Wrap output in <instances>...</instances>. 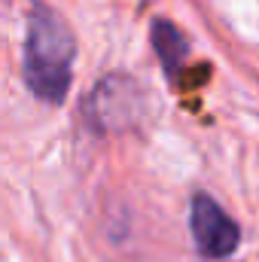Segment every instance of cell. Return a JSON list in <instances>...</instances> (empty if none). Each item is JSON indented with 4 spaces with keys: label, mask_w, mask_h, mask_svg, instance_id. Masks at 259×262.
<instances>
[{
    "label": "cell",
    "mask_w": 259,
    "mask_h": 262,
    "mask_svg": "<svg viewBox=\"0 0 259 262\" xmlns=\"http://www.w3.org/2000/svg\"><path fill=\"white\" fill-rule=\"evenodd\" d=\"M76 61V40L67 21L46 3H31L25 25L21 76L43 104H64Z\"/></svg>",
    "instance_id": "1"
},
{
    "label": "cell",
    "mask_w": 259,
    "mask_h": 262,
    "mask_svg": "<svg viewBox=\"0 0 259 262\" xmlns=\"http://www.w3.org/2000/svg\"><path fill=\"white\" fill-rule=\"evenodd\" d=\"M82 116L98 134L131 131L146 119V92L128 73H107L85 95Z\"/></svg>",
    "instance_id": "2"
},
{
    "label": "cell",
    "mask_w": 259,
    "mask_h": 262,
    "mask_svg": "<svg viewBox=\"0 0 259 262\" xmlns=\"http://www.w3.org/2000/svg\"><path fill=\"white\" fill-rule=\"evenodd\" d=\"M189 235L198 256L204 259H229L241 244L238 223L207 192H195L189 198Z\"/></svg>",
    "instance_id": "3"
},
{
    "label": "cell",
    "mask_w": 259,
    "mask_h": 262,
    "mask_svg": "<svg viewBox=\"0 0 259 262\" xmlns=\"http://www.w3.org/2000/svg\"><path fill=\"white\" fill-rule=\"evenodd\" d=\"M149 37H153V49H156L159 61L165 67V76L177 79L183 73V67H186V58H189V40L183 37V31L177 25H171L165 18L153 21Z\"/></svg>",
    "instance_id": "4"
}]
</instances>
